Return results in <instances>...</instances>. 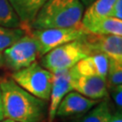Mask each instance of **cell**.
<instances>
[{"label": "cell", "instance_id": "7c38bea8", "mask_svg": "<svg viewBox=\"0 0 122 122\" xmlns=\"http://www.w3.org/2000/svg\"><path fill=\"white\" fill-rule=\"evenodd\" d=\"M46 1L47 0H8L25 31L30 30L31 24Z\"/></svg>", "mask_w": 122, "mask_h": 122}, {"label": "cell", "instance_id": "3957f363", "mask_svg": "<svg viewBox=\"0 0 122 122\" xmlns=\"http://www.w3.org/2000/svg\"><path fill=\"white\" fill-rule=\"evenodd\" d=\"M53 74L38 62L13 71L11 79L25 91L44 101H49Z\"/></svg>", "mask_w": 122, "mask_h": 122}, {"label": "cell", "instance_id": "603a6c76", "mask_svg": "<svg viewBox=\"0 0 122 122\" xmlns=\"http://www.w3.org/2000/svg\"><path fill=\"white\" fill-rule=\"evenodd\" d=\"M80 1H81V3L84 6H89V5L92 4V3H93L95 0H80Z\"/></svg>", "mask_w": 122, "mask_h": 122}, {"label": "cell", "instance_id": "d6986e66", "mask_svg": "<svg viewBox=\"0 0 122 122\" xmlns=\"http://www.w3.org/2000/svg\"><path fill=\"white\" fill-rule=\"evenodd\" d=\"M110 90V93H111V97L113 98L114 101L116 105L118 106L119 110H121L122 107V85L119 86H116L114 88L109 89Z\"/></svg>", "mask_w": 122, "mask_h": 122}, {"label": "cell", "instance_id": "52a82bcc", "mask_svg": "<svg viewBox=\"0 0 122 122\" xmlns=\"http://www.w3.org/2000/svg\"><path fill=\"white\" fill-rule=\"evenodd\" d=\"M81 40L90 54L102 53L109 59L122 61V36L99 35L88 33Z\"/></svg>", "mask_w": 122, "mask_h": 122}, {"label": "cell", "instance_id": "ac0fdd59", "mask_svg": "<svg viewBox=\"0 0 122 122\" xmlns=\"http://www.w3.org/2000/svg\"><path fill=\"white\" fill-rule=\"evenodd\" d=\"M106 83L108 90L122 85V61L109 58Z\"/></svg>", "mask_w": 122, "mask_h": 122}, {"label": "cell", "instance_id": "e0dca14e", "mask_svg": "<svg viewBox=\"0 0 122 122\" xmlns=\"http://www.w3.org/2000/svg\"><path fill=\"white\" fill-rule=\"evenodd\" d=\"M26 34L23 28H12L0 26V52H4L6 48L17 42Z\"/></svg>", "mask_w": 122, "mask_h": 122}, {"label": "cell", "instance_id": "30bf717a", "mask_svg": "<svg viewBox=\"0 0 122 122\" xmlns=\"http://www.w3.org/2000/svg\"><path fill=\"white\" fill-rule=\"evenodd\" d=\"M98 103V100L89 99L87 97L71 91L68 92L61 100L56 110V116L60 118L70 117L73 115L86 113Z\"/></svg>", "mask_w": 122, "mask_h": 122}, {"label": "cell", "instance_id": "7a4b0ae2", "mask_svg": "<svg viewBox=\"0 0 122 122\" xmlns=\"http://www.w3.org/2000/svg\"><path fill=\"white\" fill-rule=\"evenodd\" d=\"M84 5L80 0H47L30 25V30L66 28L81 25Z\"/></svg>", "mask_w": 122, "mask_h": 122}, {"label": "cell", "instance_id": "4fadbf2b", "mask_svg": "<svg viewBox=\"0 0 122 122\" xmlns=\"http://www.w3.org/2000/svg\"><path fill=\"white\" fill-rule=\"evenodd\" d=\"M85 29L92 35L122 36V20L106 16L92 23Z\"/></svg>", "mask_w": 122, "mask_h": 122}, {"label": "cell", "instance_id": "ffe728a7", "mask_svg": "<svg viewBox=\"0 0 122 122\" xmlns=\"http://www.w3.org/2000/svg\"><path fill=\"white\" fill-rule=\"evenodd\" d=\"M109 16L118 18L122 20V0H116L111 11L109 13Z\"/></svg>", "mask_w": 122, "mask_h": 122}, {"label": "cell", "instance_id": "2e32d148", "mask_svg": "<svg viewBox=\"0 0 122 122\" xmlns=\"http://www.w3.org/2000/svg\"><path fill=\"white\" fill-rule=\"evenodd\" d=\"M0 26L23 28L17 15L9 4L8 0H0Z\"/></svg>", "mask_w": 122, "mask_h": 122}, {"label": "cell", "instance_id": "9c48e42d", "mask_svg": "<svg viewBox=\"0 0 122 122\" xmlns=\"http://www.w3.org/2000/svg\"><path fill=\"white\" fill-rule=\"evenodd\" d=\"M53 74L52 84L49 99V106L47 109L48 122H53L56 117V110L61 100L68 92L72 91L71 86L70 70L61 71Z\"/></svg>", "mask_w": 122, "mask_h": 122}, {"label": "cell", "instance_id": "ba28073f", "mask_svg": "<svg viewBox=\"0 0 122 122\" xmlns=\"http://www.w3.org/2000/svg\"><path fill=\"white\" fill-rule=\"evenodd\" d=\"M70 74L72 91L94 100H103L108 96L106 80L96 76L81 75L72 69H70Z\"/></svg>", "mask_w": 122, "mask_h": 122}, {"label": "cell", "instance_id": "8fae6325", "mask_svg": "<svg viewBox=\"0 0 122 122\" xmlns=\"http://www.w3.org/2000/svg\"><path fill=\"white\" fill-rule=\"evenodd\" d=\"M109 58L102 53L90 54L79 61L71 69L78 74L96 76L106 80Z\"/></svg>", "mask_w": 122, "mask_h": 122}, {"label": "cell", "instance_id": "6da1fadb", "mask_svg": "<svg viewBox=\"0 0 122 122\" xmlns=\"http://www.w3.org/2000/svg\"><path fill=\"white\" fill-rule=\"evenodd\" d=\"M5 118L17 122H42L47 115V101L25 91L11 78H0Z\"/></svg>", "mask_w": 122, "mask_h": 122}, {"label": "cell", "instance_id": "44dd1931", "mask_svg": "<svg viewBox=\"0 0 122 122\" xmlns=\"http://www.w3.org/2000/svg\"><path fill=\"white\" fill-rule=\"evenodd\" d=\"M107 122H122L121 110H118L115 113H111Z\"/></svg>", "mask_w": 122, "mask_h": 122}, {"label": "cell", "instance_id": "7402d4cb", "mask_svg": "<svg viewBox=\"0 0 122 122\" xmlns=\"http://www.w3.org/2000/svg\"><path fill=\"white\" fill-rule=\"evenodd\" d=\"M5 118L4 112H3V106H2V98H1V92H0V121Z\"/></svg>", "mask_w": 122, "mask_h": 122}, {"label": "cell", "instance_id": "8992f818", "mask_svg": "<svg viewBox=\"0 0 122 122\" xmlns=\"http://www.w3.org/2000/svg\"><path fill=\"white\" fill-rule=\"evenodd\" d=\"M38 56L37 44L31 34H25L3 52L4 65L13 71L32 64L36 61Z\"/></svg>", "mask_w": 122, "mask_h": 122}, {"label": "cell", "instance_id": "5bb4252c", "mask_svg": "<svg viewBox=\"0 0 122 122\" xmlns=\"http://www.w3.org/2000/svg\"><path fill=\"white\" fill-rule=\"evenodd\" d=\"M116 0H95L93 3L87 6L83 12L81 25L85 28L92 23L100 18L109 16V13Z\"/></svg>", "mask_w": 122, "mask_h": 122}, {"label": "cell", "instance_id": "cb8c5ba5", "mask_svg": "<svg viewBox=\"0 0 122 122\" xmlns=\"http://www.w3.org/2000/svg\"><path fill=\"white\" fill-rule=\"evenodd\" d=\"M4 65V57H3V52H0V67Z\"/></svg>", "mask_w": 122, "mask_h": 122}, {"label": "cell", "instance_id": "277c9868", "mask_svg": "<svg viewBox=\"0 0 122 122\" xmlns=\"http://www.w3.org/2000/svg\"><path fill=\"white\" fill-rule=\"evenodd\" d=\"M88 55H90V52L82 40L80 39L51 50L44 54L41 62L44 68L55 73L70 70Z\"/></svg>", "mask_w": 122, "mask_h": 122}, {"label": "cell", "instance_id": "9a60e30c", "mask_svg": "<svg viewBox=\"0 0 122 122\" xmlns=\"http://www.w3.org/2000/svg\"><path fill=\"white\" fill-rule=\"evenodd\" d=\"M111 113L109 101L102 100L90 109L80 122H107Z\"/></svg>", "mask_w": 122, "mask_h": 122}, {"label": "cell", "instance_id": "d4e9b609", "mask_svg": "<svg viewBox=\"0 0 122 122\" xmlns=\"http://www.w3.org/2000/svg\"><path fill=\"white\" fill-rule=\"evenodd\" d=\"M0 122H17V121H15V120H12V119H8V118H4L3 120H1Z\"/></svg>", "mask_w": 122, "mask_h": 122}, {"label": "cell", "instance_id": "5b68a950", "mask_svg": "<svg viewBox=\"0 0 122 122\" xmlns=\"http://www.w3.org/2000/svg\"><path fill=\"white\" fill-rule=\"evenodd\" d=\"M89 32L81 24L78 25L66 28L34 30L31 35L36 42L38 55L44 56L51 50L60 45L82 39Z\"/></svg>", "mask_w": 122, "mask_h": 122}]
</instances>
